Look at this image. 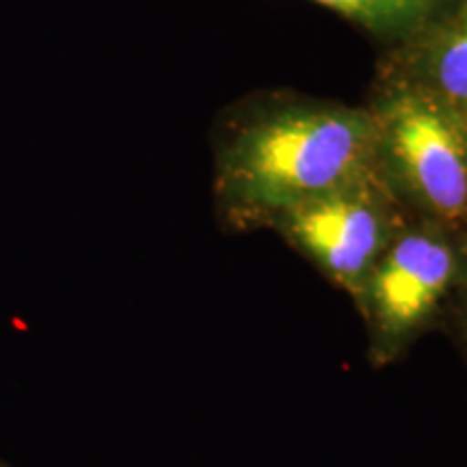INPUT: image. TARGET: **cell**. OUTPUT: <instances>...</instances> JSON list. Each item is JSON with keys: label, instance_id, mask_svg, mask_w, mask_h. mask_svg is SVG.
Here are the masks:
<instances>
[{"label": "cell", "instance_id": "obj_3", "mask_svg": "<svg viewBox=\"0 0 467 467\" xmlns=\"http://www.w3.org/2000/svg\"><path fill=\"white\" fill-rule=\"evenodd\" d=\"M465 271L467 236L409 217L353 301L370 364H394L420 337L446 325Z\"/></svg>", "mask_w": 467, "mask_h": 467}, {"label": "cell", "instance_id": "obj_6", "mask_svg": "<svg viewBox=\"0 0 467 467\" xmlns=\"http://www.w3.org/2000/svg\"><path fill=\"white\" fill-rule=\"evenodd\" d=\"M392 50L429 25L448 0H312Z\"/></svg>", "mask_w": 467, "mask_h": 467}, {"label": "cell", "instance_id": "obj_7", "mask_svg": "<svg viewBox=\"0 0 467 467\" xmlns=\"http://www.w3.org/2000/svg\"><path fill=\"white\" fill-rule=\"evenodd\" d=\"M446 325H451L454 329V336H457L459 348L463 353L465 364H467V271H465V279L461 284L457 299H454L451 314H448Z\"/></svg>", "mask_w": 467, "mask_h": 467}, {"label": "cell", "instance_id": "obj_1", "mask_svg": "<svg viewBox=\"0 0 467 467\" xmlns=\"http://www.w3.org/2000/svg\"><path fill=\"white\" fill-rule=\"evenodd\" d=\"M375 169L366 104L279 96L232 115L214 148V206L230 232L273 230L299 203Z\"/></svg>", "mask_w": 467, "mask_h": 467}, {"label": "cell", "instance_id": "obj_8", "mask_svg": "<svg viewBox=\"0 0 467 467\" xmlns=\"http://www.w3.org/2000/svg\"><path fill=\"white\" fill-rule=\"evenodd\" d=\"M0 467H11V465L7 463V461H3V459H0Z\"/></svg>", "mask_w": 467, "mask_h": 467}, {"label": "cell", "instance_id": "obj_2", "mask_svg": "<svg viewBox=\"0 0 467 467\" xmlns=\"http://www.w3.org/2000/svg\"><path fill=\"white\" fill-rule=\"evenodd\" d=\"M366 107L375 124V167L402 208L467 236V121L379 72Z\"/></svg>", "mask_w": 467, "mask_h": 467}, {"label": "cell", "instance_id": "obj_4", "mask_svg": "<svg viewBox=\"0 0 467 467\" xmlns=\"http://www.w3.org/2000/svg\"><path fill=\"white\" fill-rule=\"evenodd\" d=\"M409 217L375 167L288 210L273 232L355 301Z\"/></svg>", "mask_w": 467, "mask_h": 467}, {"label": "cell", "instance_id": "obj_5", "mask_svg": "<svg viewBox=\"0 0 467 467\" xmlns=\"http://www.w3.org/2000/svg\"><path fill=\"white\" fill-rule=\"evenodd\" d=\"M377 72L416 87L467 121V0H448L409 42L385 50Z\"/></svg>", "mask_w": 467, "mask_h": 467}]
</instances>
